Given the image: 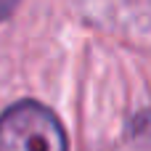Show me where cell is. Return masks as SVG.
<instances>
[{
  "label": "cell",
  "instance_id": "obj_1",
  "mask_svg": "<svg viewBox=\"0 0 151 151\" xmlns=\"http://www.w3.org/2000/svg\"><path fill=\"white\" fill-rule=\"evenodd\" d=\"M0 151H66V133L48 106L21 101L0 114Z\"/></svg>",
  "mask_w": 151,
  "mask_h": 151
},
{
  "label": "cell",
  "instance_id": "obj_2",
  "mask_svg": "<svg viewBox=\"0 0 151 151\" xmlns=\"http://www.w3.org/2000/svg\"><path fill=\"white\" fill-rule=\"evenodd\" d=\"M8 13H11V5H0V19L8 16Z\"/></svg>",
  "mask_w": 151,
  "mask_h": 151
}]
</instances>
